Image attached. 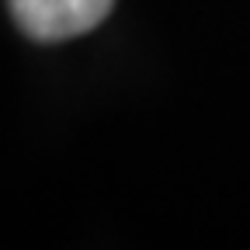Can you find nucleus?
<instances>
[{
  "mask_svg": "<svg viewBox=\"0 0 250 250\" xmlns=\"http://www.w3.org/2000/svg\"><path fill=\"white\" fill-rule=\"evenodd\" d=\"M18 28L35 42H66L98 28L115 0H7Z\"/></svg>",
  "mask_w": 250,
  "mask_h": 250,
  "instance_id": "f257e3e1",
  "label": "nucleus"
}]
</instances>
